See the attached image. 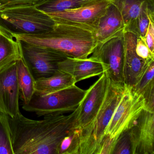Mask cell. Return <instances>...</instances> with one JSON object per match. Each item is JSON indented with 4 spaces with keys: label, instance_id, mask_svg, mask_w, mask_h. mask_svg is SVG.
I'll return each instance as SVG.
<instances>
[{
    "label": "cell",
    "instance_id": "6da1fadb",
    "mask_svg": "<svg viewBox=\"0 0 154 154\" xmlns=\"http://www.w3.org/2000/svg\"><path fill=\"white\" fill-rule=\"evenodd\" d=\"M80 109L81 103L69 115H46L38 120L21 112L9 117L14 154H57L58 146L74 125Z\"/></svg>",
    "mask_w": 154,
    "mask_h": 154
},
{
    "label": "cell",
    "instance_id": "7a4b0ae2",
    "mask_svg": "<svg viewBox=\"0 0 154 154\" xmlns=\"http://www.w3.org/2000/svg\"><path fill=\"white\" fill-rule=\"evenodd\" d=\"M9 30L12 36L21 42L54 49L73 58H88L98 44L95 32L55 22L53 29L41 33L26 34Z\"/></svg>",
    "mask_w": 154,
    "mask_h": 154
},
{
    "label": "cell",
    "instance_id": "3957f363",
    "mask_svg": "<svg viewBox=\"0 0 154 154\" xmlns=\"http://www.w3.org/2000/svg\"><path fill=\"white\" fill-rule=\"evenodd\" d=\"M145 107L141 94L125 85L121 99L114 111L100 144L101 154H112L118 137L128 130L135 123Z\"/></svg>",
    "mask_w": 154,
    "mask_h": 154
},
{
    "label": "cell",
    "instance_id": "277c9868",
    "mask_svg": "<svg viewBox=\"0 0 154 154\" xmlns=\"http://www.w3.org/2000/svg\"><path fill=\"white\" fill-rule=\"evenodd\" d=\"M86 91L74 84L46 94H35L27 104H23L22 109L38 117L72 112L82 102Z\"/></svg>",
    "mask_w": 154,
    "mask_h": 154
},
{
    "label": "cell",
    "instance_id": "5b68a950",
    "mask_svg": "<svg viewBox=\"0 0 154 154\" xmlns=\"http://www.w3.org/2000/svg\"><path fill=\"white\" fill-rule=\"evenodd\" d=\"M0 21L14 29V32L35 34L53 29L54 21L46 13L32 5L2 7Z\"/></svg>",
    "mask_w": 154,
    "mask_h": 154
},
{
    "label": "cell",
    "instance_id": "8992f818",
    "mask_svg": "<svg viewBox=\"0 0 154 154\" xmlns=\"http://www.w3.org/2000/svg\"><path fill=\"white\" fill-rule=\"evenodd\" d=\"M90 57L101 63L110 82L124 86L123 31L97 44Z\"/></svg>",
    "mask_w": 154,
    "mask_h": 154
},
{
    "label": "cell",
    "instance_id": "52a82bcc",
    "mask_svg": "<svg viewBox=\"0 0 154 154\" xmlns=\"http://www.w3.org/2000/svg\"><path fill=\"white\" fill-rule=\"evenodd\" d=\"M109 82L108 76L103 72L87 90L81 103L80 112L75 125L81 129L83 135L91 139L95 140L93 124L105 98Z\"/></svg>",
    "mask_w": 154,
    "mask_h": 154
},
{
    "label": "cell",
    "instance_id": "ba28073f",
    "mask_svg": "<svg viewBox=\"0 0 154 154\" xmlns=\"http://www.w3.org/2000/svg\"><path fill=\"white\" fill-rule=\"evenodd\" d=\"M111 3L109 0H96L76 8L45 13L55 23L72 25L95 32L100 19Z\"/></svg>",
    "mask_w": 154,
    "mask_h": 154
},
{
    "label": "cell",
    "instance_id": "9c48e42d",
    "mask_svg": "<svg viewBox=\"0 0 154 154\" xmlns=\"http://www.w3.org/2000/svg\"><path fill=\"white\" fill-rule=\"evenodd\" d=\"M23 54L36 79L53 75L68 57L54 49L21 42Z\"/></svg>",
    "mask_w": 154,
    "mask_h": 154
},
{
    "label": "cell",
    "instance_id": "30bf717a",
    "mask_svg": "<svg viewBox=\"0 0 154 154\" xmlns=\"http://www.w3.org/2000/svg\"><path fill=\"white\" fill-rule=\"evenodd\" d=\"M17 61L0 70V113L13 118L20 112Z\"/></svg>",
    "mask_w": 154,
    "mask_h": 154
},
{
    "label": "cell",
    "instance_id": "8fae6325",
    "mask_svg": "<svg viewBox=\"0 0 154 154\" xmlns=\"http://www.w3.org/2000/svg\"><path fill=\"white\" fill-rule=\"evenodd\" d=\"M128 131L132 154H154V112L143 109Z\"/></svg>",
    "mask_w": 154,
    "mask_h": 154
},
{
    "label": "cell",
    "instance_id": "7c38bea8",
    "mask_svg": "<svg viewBox=\"0 0 154 154\" xmlns=\"http://www.w3.org/2000/svg\"><path fill=\"white\" fill-rule=\"evenodd\" d=\"M124 37V78L126 86L132 88L141 78L150 62L137 55L136 46L138 37L129 31H123ZM154 61V60H153Z\"/></svg>",
    "mask_w": 154,
    "mask_h": 154
},
{
    "label": "cell",
    "instance_id": "4fadbf2b",
    "mask_svg": "<svg viewBox=\"0 0 154 154\" xmlns=\"http://www.w3.org/2000/svg\"><path fill=\"white\" fill-rule=\"evenodd\" d=\"M124 89L125 85L115 84L109 81L105 98L93 124V136L98 150L104 137L105 130L121 99Z\"/></svg>",
    "mask_w": 154,
    "mask_h": 154
},
{
    "label": "cell",
    "instance_id": "5bb4252c",
    "mask_svg": "<svg viewBox=\"0 0 154 154\" xmlns=\"http://www.w3.org/2000/svg\"><path fill=\"white\" fill-rule=\"evenodd\" d=\"M58 71L70 75L75 83L94 76H100L104 69L100 62L88 57L85 59L67 57L58 64Z\"/></svg>",
    "mask_w": 154,
    "mask_h": 154
},
{
    "label": "cell",
    "instance_id": "9a60e30c",
    "mask_svg": "<svg viewBox=\"0 0 154 154\" xmlns=\"http://www.w3.org/2000/svg\"><path fill=\"white\" fill-rule=\"evenodd\" d=\"M125 25L121 14L112 3L101 18L95 31L97 43H103L123 31Z\"/></svg>",
    "mask_w": 154,
    "mask_h": 154
},
{
    "label": "cell",
    "instance_id": "2e32d148",
    "mask_svg": "<svg viewBox=\"0 0 154 154\" xmlns=\"http://www.w3.org/2000/svg\"><path fill=\"white\" fill-rule=\"evenodd\" d=\"M22 51L21 42L14 38L9 29L0 22V70L17 61Z\"/></svg>",
    "mask_w": 154,
    "mask_h": 154
},
{
    "label": "cell",
    "instance_id": "e0dca14e",
    "mask_svg": "<svg viewBox=\"0 0 154 154\" xmlns=\"http://www.w3.org/2000/svg\"><path fill=\"white\" fill-rule=\"evenodd\" d=\"M121 14L126 30L146 11L154 10V0H115L112 2Z\"/></svg>",
    "mask_w": 154,
    "mask_h": 154
},
{
    "label": "cell",
    "instance_id": "ac0fdd59",
    "mask_svg": "<svg viewBox=\"0 0 154 154\" xmlns=\"http://www.w3.org/2000/svg\"><path fill=\"white\" fill-rule=\"evenodd\" d=\"M17 75L20 99L23 104H27L35 92L36 79L24 57L23 50L17 61Z\"/></svg>",
    "mask_w": 154,
    "mask_h": 154
},
{
    "label": "cell",
    "instance_id": "d6986e66",
    "mask_svg": "<svg viewBox=\"0 0 154 154\" xmlns=\"http://www.w3.org/2000/svg\"><path fill=\"white\" fill-rule=\"evenodd\" d=\"M75 84V81L70 75L58 71L49 77L36 79V91L35 94H46Z\"/></svg>",
    "mask_w": 154,
    "mask_h": 154
},
{
    "label": "cell",
    "instance_id": "ffe728a7",
    "mask_svg": "<svg viewBox=\"0 0 154 154\" xmlns=\"http://www.w3.org/2000/svg\"><path fill=\"white\" fill-rule=\"evenodd\" d=\"M80 135L81 129L74 124L61 140L58 146L57 154H80Z\"/></svg>",
    "mask_w": 154,
    "mask_h": 154
},
{
    "label": "cell",
    "instance_id": "44dd1931",
    "mask_svg": "<svg viewBox=\"0 0 154 154\" xmlns=\"http://www.w3.org/2000/svg\"><path fill=\"white\" fill-rule=\"evenodd\" d=\"M95 1L96 0H48L45 4L37 8L45 13L60 12L76 8Z\"/></svg>",
    "mask_w": 154,
    "mask_h": 154
},
{
    "label": "cell",
    "instance_id": "7402d4cb",
    "mask_svg": "<svg viewBox=\"0 0 154 154\" xmlns=\"http://www.w3.org/2000/svg\"><path fill=\"white\" fill-rule=\"evenodd\" d=\"M0 154H14L9 117L0 113Z\"/></svg>",
    "mask_w": 154,
    "mask_h": 154
},
{
    "label": "cell",
    "instance_id": "603a6c76",
    "mask_svg": "<svg viewBox=\"0 0 154 154\" xmlns=\"http://www.w3.org/2000/svg\"><path fill=\"white\" fill-rule=\"evenodd\" d=\"M154 14V10L143 12L126 30L123 31L131 32L138 37H145L149 24V16Z\"/></svg>",
    "mask_w": 154,
    "mask_h": 154
},
{
    "label": "cell",
    "instance_id": "cb8c5ba5",
    "mask_svg": "<svg viewBox=\"0 0 154 154\" xmlns=\"http://www.w3.org/2000/svg\"><path fill=\"white\" fill-rule=\"evenodd\" d=\"M154 61L149 63L139 81L132 87V90L137 93L141 94L143 91L154 82Z\"/></svg>",
    "mask_w": 154,
    "mask_h": 154
},
{
    "label": "cell",
    "instance_id": "d4e9b609",
    "mask_svg": "<svg viewBox=\"0 0 154 154\" xmlns=\"http://www.w3.org/2000/svg\"><path fill=\"white\" fill-rule=\"evenodd\" d=\"M112 154H132L128 130L122 132L118 137Z\"/></svg>",
    "mask_w": 154,
    "mask_h": 154
},
{
    "label": "cell",
    "instance_id": "484cf974",
    "mask_svg": "<svg viewBox=\"0 0 154 154\" xmlns=\"http://www.w3.org/2000/svg\"><path fill=\"white\" fill-rule=\"evenodd\" d=\"M136 52L137 55L147 62L154 60V54H152L147 45L144 38L137 37L136 43Z\"/></svg>",
    "mask_w": 154,
    "mask_h": 154
},
{
    "label": "cell",
    "instance_id": "4316f807",
    "mask_svg": "<svg viewBox=\"0 0 154 154\" xmlns=\"http://www.w3.org/2000/svg\"><path fill=\"white\" fill-rule=\"evenodd\" d=\"M141 94L145 100L144 109L154 112V82L148 86Z\"/></svg>",
    "mask_w": 154,
    "mask_h": 154
},
{
    "label": "cell",
    "instance_id": "83f0119b",
    "mask_svg": "<svg viewBox=\"0 0 154 154\" xmlns=\"http://www.w3.org/2000/svg\"><path fill=\"white\" fill-rule=\"evenodd\" d=\"M154 14L149 16V21L144 39L152 54H154Z\"/></svg>",
    "mask_w": 154,
    "mask_h": 154
},
{
    "label": "cell",
    "instance_id": "f1b7e54d",
    "mask_svg": "<svg viewBox=\"0 0 154 154\" xmlns=\"http://www.w3.org/2000/svg\"><path fill=\"white\" fill-rule=\"evenodd\" d=\"M42 0H0L2 7L19 5H32L37 7Z\"/></svg>",
    "mask_w": 154,
    "mask_h": 154
},
{
    "label": "cell",
    "instance_id": "f546056e",
    "mask_svg": "<svg viewBox=\"0 0 154 154\" xmlns=\"http://www.w3.org/2000/svg\"><path fill=\"white\" fill-rule=\"evenodd\" d=\"M111 2H113L115 1V0H109Z\"/></svg>",
    "mask_w": 154,
    "mask_h": 154
},
{
    "label": "cell",
    "instance_id": "4dcf8cb0",
    "mask_svg": "<svg viewBox=\"0 0 154 154\" xmlns=\"http://www.w3.org/2000/svg\"><path fill=\"white\" fill-rule=\"evenodd\" d=\"M2 8V5L1 4H0V10H1V9Z\"/></svg>",
    "mask_w": 154,
    "mask_h": 154
}]
</instances>
